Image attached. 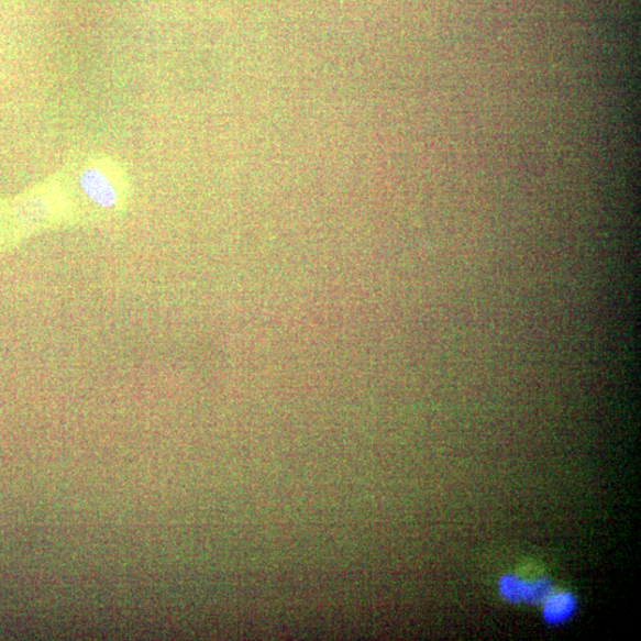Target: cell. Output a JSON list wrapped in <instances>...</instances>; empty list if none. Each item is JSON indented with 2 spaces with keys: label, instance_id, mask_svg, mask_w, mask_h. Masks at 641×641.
I'll list each match as a JSON object with an SVG mask.
<instances>
[{
  "label": "cell",
  "instance_id": "277c9868",
  "mask_svg": "<svg viewBox=\"0 0 641 641\" xmlns=\"http://www.w3.org/2000/svg\"><path fill=\"white\" fill-rule=\"evenodd\" d=\"M20 229L11 206L0 205V252L11 248L24 240L25 236Z\"/></svg>",
  "mask_w": 641,
  "mask_h": 641
},
{
  "label": "cell",
  "instance_id": "3957f363",
  "mask_svg": "<svg viewBox=\"0 0 641 641\" xmlns=\"http://www.w3.org/2000/svg\"><path fill=\"white\" fill-rule=\"evenodd\" d=\"M543 606L544 620L550 625H560L574 616L577 603L575 596L568 592H553Z\"/></svg>",
  "mask_w": 641,
  "mask_h": 641
},
{
  "label": "cell",
  "instance_id": "6da1fadb",
  "mask_svg": "<svg viewBox=\"0 0 641 641\" xmlns=\"http://www.w3.org/2000/svg\"><path fill=\"white\" fill-rule=\"evenodd\" d=\"M76 186L96 214H117L128 203L129 186L119 170L103 163H89L78 174Z\"/></svg>",
  "mask_w": 641,
  "mask_h": 641
},
{
  "label": "cell",
  "instance_id": "7a4b0ae2",
  "mask_svg": "<svg viewBox=\"0 0 641 641\" xmlns=\"http://www.w3.org/2000/svg\"><path fill=\"white\" fill-rule=\"evenodd\" d=\"M499 590L505 600L532 605H542L554 592L553 585L546 578L527 581L513 575L504 576L500 579Z\"/></svg>",
  "mask_w": 641,
  "mask_h": 641
}]
</instances>
